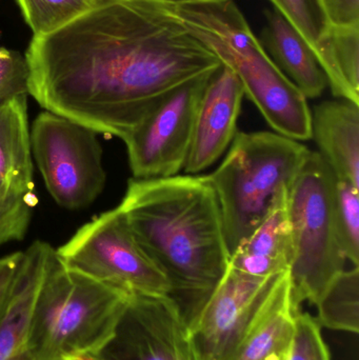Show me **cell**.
<instances>
[{
    "instance_id": "cell-1",
    "label": "cell",
    "mask_w": 359,
    "mask_h": 360,
    "mask_svg": "<svg viewBox=\"0 0 359 360\" xmlns=\"http://www.w3.org/2000/svg\"><path fill=\"white\" fill-rule=\"evenodd\" d=\"M175 4L94 0L65 27L32 38L29 94L46 111L124 141L173 91L221 68Z\"/></svg>"
},
{
    "instance_id": "cell-2",
    "label": "cell",
    "mask_w": 359,
    "mask_h": 360,
    "mask_svg": "<svg viewBox=\"0 0 359 360\" xmlns=\"http://www.w3.org/2000/svg\"><path fill=\"white\" fill-rule=\"evenodd\" d=\"M141 249L170 283L188 326L229 268L221 207L207 175L130 179L118 205Z\"/></svg>"
},
{
    "instance_id": "cell-3",
    "label": "cell",
    "mask_w": 359,
    "mask_h": 360,
    "mask_svg": "<svg viewBox=\"0 0 359 360\" xmlns=\"http://www.w3.org/2000/svg\"><path fill=\"white\" fill-rule=\"evenodd\" d=\"M132 294L48 258L30 335L32 360L98 357L113 340Z\"/></svg>"
},
{
    "instance_id": "cell-4",
    "label": "cell",
    "mask_w": 359,
    "mask_h": 360,
    "mask_svg": "<svg viewBox=\"0 0 359 360\" xmlns=\"http://www.w3.org/2000/svg\"><path fill=\"white\" fill-rule=\"evenodd\" d=\"M310 151L275 132H237L221 166L207 175L221 207L230 255L292 184Z\"/></svg>"
},
{
    "instance_id": "cell-5",
    "label": "cell",
    "mask_w": 359,
    "mask_h": 360,
    "mask_svg": "<svg viewBox=\"0 0 359 360\" xmlns=\"http://www.w3.org/2000/svg\"><path fill=\"white\" fill-rule=\"evenodd\" d=\"M337 177L318 152L310 151L288 188L294 257L291 264L293 304H316L333 279L346 270L334 215Z\"/></svg>"
},
{
    "instance_id": "cell-6",
    "label": "cell",
    "mask_w": 359,
    "mask_h": 360,
    "mask_svg": "<svg viewBox=\"0 0 359 360\" xmlns=\"http://www.w3.org/2000/svg\"><path fill=\"white\" fill-rule=\"evenodd\" d=\"M55 252L69 270L129 293L170 292L168 279L141 249L118 207L84 224Z\"/></svg>"
},
{
    "instance_id": "cell-7",
    "label": "cell",
    "mask_w": 359,
    "mask_h": 360,
    "mask_svg": "<svg viewBox=\"0 0 359 360\" xmlns=\"http://www.w3.org/2000/svg\"><path fill=\"white\" fill-rule=\"evenodd\" d=\"M31 147L46 190L59 207L84 209L105 188L103 148L90 128L46 111L32 127Z\"/></svg>"
},
{
    "instance_id": "cell-8",
    "label": "cell",
    "mask_w": 359,
    "mask_h": 360,
    "mask_svg": "<svg viewBox=\"0 0 359 360\" xmlns=\"http://www.w3.org/2000/svg\"><path fill=\"white\" fill-rule=\"evenodd\" d=\"M210 77L173 91L124 139L134 179H166L183 170L198 105Z\"/></svg>"
},
{
    "instance_id": "cell-9",
    "label": "cell",
    "mask_w": 359,
    "mask_h": 360,
    "mask_svg": "<svg viewBox=\"0 0 359 360\" xmlns=\"http://www.w3.org/2000/svg\"><path fill=\"white\" fill-rule=\"evenodd\" d=\"M235 73L248 97L274 132L297 141L311 139L308 98L276 67L255 34L219 57Z\"/></svg>"
},
{
    "instance_id": "cell-10",
    "label": "cell",
    "mask_w": 359,
    "mask_h": 360,
    "mask_svg": "<svg viewBox=\"0 0 359 360\" xmlns=\"http://www.w3.org/2000/svg\"><path fill=\"white\" fill-rule=\"evenodd\" d=\"M280 274L250 276L229 266L190 326L198 360H232Z\"/></svg>"
},
{
    "instance_id": "cell-11",
    "label": "cell",
    "mask_w": 359,
    "mask_h": 360,
    "mask_svg": "<svg viewBox=\"0 0 359 360\" xmlns=\"http://www.w3.org/2000/svg\"><path fill=\"white\" fill-rule=\"evenodd\" d=\"M103 360H198L189 326L168 295L132 294Z\"/></svg>"
},
{
    "instance_id": "cell-12",
    "label": "cell",
    "mask_w": 359,
    "mask_h": 360,
    "mask_svg": "<svg viewBox=\"0 0 359 360\" xmlns=\"http://www.w3.org/2000/svg\"><path fill=\"white\" fill-rule=\"evenodd\" d=\"M309 44L337 98L359 103V30L335 29L325 0H268Z\"/></svg>"
},
{
    "instance_id": "cell-13",
    "label": "cell",
    "mask_w": 359,
    "mask_h": 360,
    "mask_svg": "<svg viewBox=\"0 0 359 360\" xmlns=\"http://www.w3.org/2000/svg\"><path fill=\"white\" fill-rule=\"evenodd\" d=\"M244 93L234 72L221 65L207 82L194 124L189 155L183 171L196 174L212 166L237 134Z\"/></svg>"
},
{
    "instance_id": "cell-14",
    "label": "cell",
    "mask_w": 359,
    "mask_h": 360,
    "mask_svg": "<svg viewBox=\"0 0 359 360\" xmlns=\"http://www.w3.org/2000/svg\"><path fill=\"white\" fill-rule=\"evenodd\" d=\"M53 250L48 243L36 240L22 252L0 314V360H32V323Z\"/></svg>"
},
{
    "instance_id": "cell-15",
    "label": "cell",
    "mask_w": 359,
    "mask_h": 360,
    "mask_svg": "<svg viewBox=\"0 0 359 360\" xmlns=\"http://www.w3.org/2000/svg\"><path fill=\"white\" fill-rule=\"evenodd\" d=\"M287 196L288 188L280 191L261 224L232 253L231 268L259 278L290 270L294 247Z\"/></svg>"
},
{
    "instance_id": "cell-16",
    "label": "cell",
    "mask_w": 359,
    "mask_h": 360,
    "mask_svg": "<svg viewBox=\"0 0 359 360\" xmlns=\"http://www.w3.org/2000/svg\"><path fill=\"white\" fill-rule=\"evenodd\" d=\"M311 139L339 180L359 188V105L337 98L311 111Z\"/></svg>"
},
{
    "instance_id": "cell-17",
    "label": "cell",
    "mask_w": 359,
    "mask_h": 360,
    "mask_svg": "<svg viewBox=\"0 0 359 360\" xmlns=\"http://www.w3.org/2000/svg\"><path fill=\"white\" fill-rule=\"evenodd\" d=\"M289 271L276 279L232 360H289L295 333V316Z\"/></svg>"
},
{
    "instance_id": "cell-18",
    "label": "cell",
    "mask_w": 359,
    "mask_h": 360,
    "mask_svg": "<svg viewBox=\"0 0 359 360\" xmlns=\"http://www.w3.org/2000/svg\"><path fill=\"white\" fill-rule=\"evenodd\" d=\"M265 17L259 40L271 60L308 99L322 96L328 80L309 44L278 11Z\"/></svg>"
},
{
    "instance_id": "cell-19",
    "label": "cell",
    "mask_w": 359,
    "mask_h": 360,
    "mask_svg": "<svg viewBox=\"0 0 359 360\" xmlns=\"http://www.w3.org/2000/svg\"><path fill=\"white\" fill-rule=\"evenodd\" d=\"M27 95L0 103V179L18 195H33Z\"/></svg>"
},
{
    "instance_id": "cell-20",
    "label": "cell",
    "mask_w": 359,
    "mask_h": 360,
    "mask_svg": "<svg viewBox=\"0 0 359 360\" xmlns=\"http://www.w3.org/2000/svg\"><path fill=\"white\" fill-rule=\"evenodd\" d=\"M320 327L335 331L358 333L359 266H353L337 275L325 290L318 302Z\"/></svg>"
},
{
    "instance_id": "cell-21",
    "label": "cell",
    "mask_w": 359,
    "mask_h": 360,
    "mask_svg": "<svg viewBox=\"0 0 359 360\" xmlns=\"http://www.w3.org/2000/svg\"><path fill=\"white\" fill-rule=\"evenodd\" d=\"M33 37L48 35L84 14L94 0H17Z\"/></svg>"
},
{
    "instance_id": "cell-22",
    "label": "cell",
    "mask_w": 359,
    "mask_h": 360,
    "mask_svg": "<svg viewBox=\"0 0 359 360\" xmlns=\"http://www.w3.org/2000/svg\"><path fill=\"white\" fill-rule=\"evenodd\" d=\"M334 215L337 235L346 258L359 264V188L349 181L337 179Z\"/></svg>"
},
{
    "instance_id": "cell-23",
    "label": "cell",
    "mask_w": 359,
    "mask_h": 360,
    "mask_svg": "<svg viewBox=\"0 0 359 360\" xmlns=\"http://www.w3.org/2000/svg\"><path fill=\"white\" fill-rule=\"evenodd\" d=\"M289 360H331L322 340L320 326L309 313H297L295 333Z\"/></svg>"
},
{
    "instance_id": "cell-24",
    "label": "cell",
    "mask_w": 359,
    "mask_h": 360,
    "mask_svg": "<svg viewBox=\"0 0 359 360\" xmlns=\"http://www.w3.org/2000/svg\"><path fill=\"white\" fill-rule=\"evenodd\" d=\"M36 205L37 198L33 194L17 197L0 205V247L25 236Z\"/></svg>"
},
{
    "instance_id": "cell-25",
    "label": "cell",
    "mask_w": 359,
    "mask_h": 360,
    "mask_svg": "<svg viewBox=\"0 0 359 360\" xmlns=\"http://www.w3.org/2000/svg\"><path fill=\"white\" fill-rule=\"evenodd\" d=\"M29 94L27 59L16 51L0 48V103Z\"/></svg>"
},
{
    "instance_id": "cell-26",
    "label": "cell",
    "mask_w": 359,
    "mask_h": 360,
    "mask_svg": "<svg viewBox=\"0 0 359 360\" xmlns=\"http://www.w3.org/2000/svg\"><path fill=\"white\" fill-rule=\"evenodd\" d=\"M325 4L335 29L359 30V0H325Z\"/></svg>"
},
{
    "instance_id": "cell-27",
    "label": "cell",
    "mask_w": 359,
    "mask_h": 360,
    "mask_svg": "<svg viewBox=\"0 0 359 360\" xmlns=\"http://www.w3.org/2000/svg\"><path fill=\"white\" fill-rule=\"evenodd\" d=\"M21 256H22V252H16L0 258V314L6 304Z\"/></svg>"
},
{
    "instance_id": "cell-28",
    "label": "cell",
    "mask_w": 359,
    "mask_h": 360,
    "mask_svg": "<svg viewBox=\"0 0 359 360\" xmlns=\"http://www.w3.org/2000/svg\"><path fill=\"white\" fill-rule=\"evenodd\" d=\"M19 196H23V195H18L13 192V191L4 184V180L0 179V205H4V203L8 202V201L13 200V199L17 198V197Z\"/></svg>"
},
{
    "instance_id": "cell-29",
    "label": "cell",
    "mask_w": 359,
    "mask_h": 360,
    "mask_svg": "<svg viewBox=\"0 0 359 360\" xmlns=\"http://www.w3.org/2000/svg\"><path fill=\"white\" fill-rule=\"evenodd\" d=\"M73 360H103V359H99V357H95V356H82V357H78V359H75Z\"/></svg>"
}]
</instances>
